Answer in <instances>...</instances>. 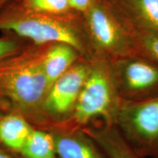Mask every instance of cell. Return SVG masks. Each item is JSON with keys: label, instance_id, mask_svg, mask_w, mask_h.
Segmentation results:
<instances>
[{"label": "cell", "instance_id": "2", "mask_svg": "<svg viewBox=\"0 0 158 158\" xmlns=\"http://www.w3.org/2000/svg\"><path fill=\"white\" fill-rule=\"evenodd\" d=\"M0 29L12 31L39 44L66 43L76 48L84 59L89 62L94 59L84 21L80 25L73 18L23 15L0 21Z\"/></svg>", "mask_w": 158, "mask_h": 158}, {"label": "cell", "instance_id": "13", "mask_svg": "<svg viewBox=\"0 0 158 158\" xmlns=\"http://www.w3.org/2000/svg\"><path fill=\"white\" fill-rule=\"evenodd\" d=\"M133 39L134 54L158 63V31L126 27Z\"/></svg>", "mask_w": 158, "mask_h": 158}, {"label": "cell", "instance_id": "12", "mask_svg": "<svg viewBox=\"0 0 158 158\" xmlns=\"http://www.w3.org/2000/svg\"><path fill=\"white\" fill-rule=\"evenodd\" d=\"M32 131L23 118L10 115L0 121V140L11 149L21 150Z\"/></svg>", "mask_w": 158, "mask_h": 158}, {"label": "cell", "instance_id": "10", "mask_svg": "<svg viewBox=\"0 0 158 158\" xmlns=\"http://www.w3.org/2000/svg\"><path fill=\"white\" fill-rule=\"evenodd\" d=\"M81 56L79 52L71 45L63 43H56L47 51L42 64L49 85L53 84L59 77L73 65Z\"/></svg>", "mask_w": 158, "mask_h": 158}, {"label": "cell", "instance_id": "15", "mask_svg": "<svg viewBox=\"0 0 158 158\" xmlns=\"http://www.w3.org/2000/svg\"><path fill=\"white\" fill-rule=\"evenodd\" d=\"M33 10L51 14H66L71 9L68 0H28Z\"/></svg>", "mask_w": 158, "mask_h": 158}, {"label": "cell", "instance_id": "5", "mask_svg": "<svg viewBox=\"0 0 158 158\" xmlns=\"http://www.w3.org/2000/svg\"><path fill=\"white\" fill-rule=\"evenodd\" d=\"M109 62L112 78L122 101L158 95V63L135 54Z\"/></svg>", "mask_w": 158, "mask_h": 158}, {"label": "cell", "instance_id": "1", "mask_svg": "<svg viewBox=\"0 0 158 158\" xmlns=\"http://www.w3.org/2000/svg\"><path fill=\"white\" fill-rule=\"evenodd\" d=\"M109 62L102 59L90 62L88 76L71 115L76 126L86 125L94 118L114 124L122 100L114 84Z\"/></svg>", "mask_w": 158, "mask_h": 158}, {"label": "cell", "instance_id": "17", "mask_svg": "<svg viewBox=\"0 0 158 158\" xmlns=\"http://www.w3.org/2000/svg\"><path fill=\"white\" fill-rule=\"evenodd\" d=\"M16 48L17 45L15 42L7 40H0V58L11 54Z\"/></svg>", "mask_w": 158, "mask_h": 158}, {"label": "cell", "instance_id": "19", "mask_svg": "<svg viewBox=\"0 0 158 158\" xmlns=\"http://www.w3.org/2000/svg\"><path fill=\"white\" fill-rule=\"evenodd\" d=\"M5 0H0V4H1V3H2L3 2H5Z\"/></svg>", "mask_w": 158, "mask_h": 158}, {"label": "cell", "instance_id": "6", "mask_svg": "<svg viewBox=\"0 0 158 158\" xmlns=\"http://www.w3.org/2000/svg\"><path fill=\"white\" fill-rule=\"evenodd\" d=\"M0 84L6 93L23 107L35 106L50 89L42 60L16 63L2 73Z\"/></svg>", "mask_w": 158, "mask_h": 158}, {"label": "cell", "instance_id": "14", "mask_svg": "<svg viewBox=\"0 0 158 158\" xmlns=\"http://www.w3.org/2000/svg\"><path fill=\"white\" fill-rule=\"evenodd\" d=\"M21 151L28 158H56L54 138L41 131L32 130Z\"/></svg>", "mask_w": 158, "mask_h": 158}, {"label": "cell", "instance_id": "7", "mask_svg": "<svg viewBox=\"0 0 158 158\" xmlns=\"http://www.w3.org/2000/svg\"><path fill=\"white\" fill-rule=\"evenodd\" d=\"M90 68V62L78 59L53 84L47 95V108L56 115L73 111L75 104L84 86Z\"/></svg>", "mask_w": 158, "mask_h": 158}, {"label": "cell", "instance_id": "4", "mask_svg": "<svg viewBox=\"0 0 158 158\" xmlns=\"http://www.w3.org/2000/svg\"><path fill=\"white\" fill-rule=\"evenodd\" d=\"M114 125L142 158H158V95L122 101Z\"/></svg>", "mask_w": 158, "mask_h": 158}, {"label": "cell", "instance_id": "8", "mask_svg": "<svg viewBox=\"0 0 158 158\" xmlns=\"http://www.w3.org/2000/svg\"><path fill=\"white\" fill-rule=\"evenodd\" d=\"M126 27L158 31V0H107Z\"/></svg>", "mask_w": 158, "mask_h": 158}, {"label": "cell", "instance_id": "18", "mask_svg": "<svg viewBox=\"0 0 158 158\" xmlns=\"http://www.w3.org/2000/svg\"><path fill=\"white\" fill-rule=\"evenodd\" d=\"M0 158H10L8 156L4 155L2 153H0Z\"/></svg>", "mask_w": 158, "mask_h": 158}, {"label": "cell", "instance_id": "11", "mask_svg": "<svg viewBox=\"0 0 158 158\" xmlns=\"http://www.w3.org/2000/svg\"><path fill=\"white\" fill-rule=\"evenodd\" d=\"M83 134L67 133L54 138L55 148L59 158H108Z\"/></svg>", "mask_w": 158, "mask_h": 158}, {"label": "cell", "instance_id": "9", "mask_svg": "<svg viewBox=\"0 0 158 158\" xmlns=\"http://www.w3.org/2000/svg\"><path fill=\"white\" fill-rule=\"evenodd\" d=\"M89 135L108 158H142L125 141L114 124L101 122Z\"/></svg>", "mask_w": 158, "mask_h": 158}, {"label": "cell", "instance_id": "16", "mask_svg": "<svg viewBox=\"0 0 158 158\" xmlns=\"http://www.w3.org/2000/svg\"><path fill=\"white\" fill-rule=\"evenodd\" d=\"M68 2L71 9L84 14L88 10L94 0H68Z\"/></svg>", "mask_w": 158, "mask_h": 158}, {"label": "cell", "instance_id": "3", "mask_svg": "<svg viewBox=\"0 0 158 158\" xmlns=\"http://www.w3.org/2000/svg\"><path fill=\"white\" fill-rule=\"evenodd\" d=\"M82 15L94 59L111 61L134 54L131 35L107 0H94Z\"/></svg>", "mask_w": 158, "mask_h": 158}]
</instances>
